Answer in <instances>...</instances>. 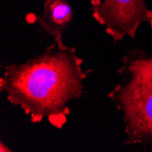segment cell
<instances>
[{
  "label": "cell",
  "mask_w": 152,
  "mask_h": 152,
  "mask_svg": "<svg viewBox=\"0 0 152 152\" xmlns=\"http://www.w3.org/2000/svg\"><path fill=\"white\" fill-rule=\"evenodd\" d=\"M92 17L114 43L125 37L135 39L140 25L148 24L152 29V10L146 0H90Z\"/></svg>",
  "instance_id": "3"
},
{
  "label": "cell",
  "mask_w": 152,
  "mask_h": 152,
  "mask_svg": "<svg viewBox=\"0 0 152 152\" xmlns=\"http://www.w3.org/2000/svg\"><path fill=\"white\" fill-rule=\"evenodd\" d=\"M73 20V9L66 0H45L42 14L36 17L39 28L53 38V42L65 46L63 34Z\"/></svg>",
  "instance_id": "4"
},
{
  "label": "cell",
  "mask_w": 152,
  "mask_h": 152,
  "mask_svg": "<svg viewBox=\"0 0 152 152\" xmlns=\"http://www.w3.org/2000/svg\"><path fill=\"white\" fill-rule=\"evenodd\" d=\"M0 151L1 152H11V151H13L11 148H9L7 145L5 146V143L3 142V141H1L0 142Z\"/></svg>",
  "instance_id": "5"
},
{
  "label": "cell",
  "mask_w": 152,
  "mask_h": 152,
  "mask_svg": "<svg viewBox=\"0 0 152 152\" xmlns=\"http://www.w3.org/2000/svg\"><path fill=\"white\" fill-rule=\"evenodd\" d=\"M82 65L75 48L53 42L37 57L4 65L0 91L32 123L47 120L60 129L70 115V103L83 94L88 72Z\"/></svg>",
  "instance_id": "1"
},
{
  "label": "cell",
  "mask_w": 152,
  "mask_h": 152,
  "mask_svg": "<svg viewBox=\"0 0 152 152\" xmlns=\"http://www.w3.org/2000/svg\"><path fill=\"white\" fill-rule=\"evenodd\" d=\"M118 84L107 95L125 125V145L152 150V55L132 48L122 58Z\"/></svg>",
  "instance_id": "2"
}]
</instances>
